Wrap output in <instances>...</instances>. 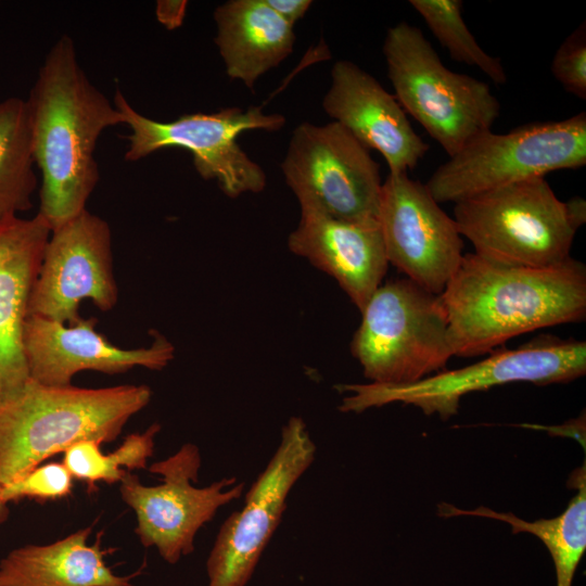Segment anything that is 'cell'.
I'll use <instances>...</instances> for the list:
<instances>
[{"instance_id": "6da1fadb", "label": "cell", "mask_w": 586, "mask_h": 586, "mask_svg": "<svg viewBox=\"0 0 586 586\" xmlns=\"http://www.w3.org/2000/svg\"><path fill=\"white\" fill-rule=\"evenodd\" d=\"M440 301L453 355L480 356L518 335L584 321L586 267L573 257L533 268L467 253Z\"/></svg>"}, {"instance_id": "7a4b0ae2", "label": "cell", "mask_w": 586, "mask_h": 586, "mask_svg": "<svg viewBox=\"0 0 586 586\" xmlns=\"http://www.w3.org/2000/svg\"><path fill=\"white\" fill-rule=\"evenodd\" d=\"M26 103L41 173L38 213L53 230L86 209L100 179L98 139L124 118L89 80L67 35L50 48Z\"/></svg>"}, {"instance_id": "3957f363", "label": "cell", "mask_w": 586, "mask_h": 586, "mask_svg": "<svg viewBox=\"0 0 586 586\" xmlns=\"http://www.w3.org/2000/svg\"><path fill=\"white\" fill-rule=\"evenodd\" d=\"M151 396L146 385L85 388L29 379L18 395L0 404V485L79 441H115Z\"/></svg>"}, {"instance_id": "277c9868", "label": "cell", "mask_w": 586, "mask_h": 586, "mask_svg": "<svg viewBox=\"0 0 586 586\" xmlns=\"http://www.w3.org/2000/svg\"><path fill=\"white\" fill-rule=\"evenodd\" d=\"M586 373V343L543 334L513 349H498L475 364L443 370L410 384H340L347 393L339 410L361 413L370 408L402 403L425 416L448 420L459 411L463 396L497 385L527 382L548 385L572 382Z\"/></svg>"}, {"instance_id": "5b68a950", "label": "cell", "mask_w": 586, "mask_h": 586, "mask_svg": "<svg viewBox=\"0 0 586 586\" xmlns=\"http://www.w3.org/2000/svg\"><path fill=\"white\" fill-rule=\"evenodd\" d=\"M382 50L396 100L449 157L492 129L500 104L489 85L447 68L420 28L390 27Z\"/></svg>"}, {"instance_id": "8992f818", "label": "cell", "mask_w": 586, "mask_h": 586, "mask_svg": "<svg viewBox=\"0 0 586 586\" xmlns=\"http://www.w3.org/2000/svg\"><path fill=\"white\" fill-rule=\"evenodd\" d=\"M454 204L460 235L481 257L533 268L557 266L572 257L576 230L564 202L545 177L501 186Z\"/></svg>"}, {"instance_id": "52a82bcc", "label": "cell", "mask_w": 586, "mask_h": 586, "mask_svg": "<svg viewBox=\"0 0 586 586\" xmlns=\"http://www.w3.org/2000/svg\"><path fill=\"white\" fill-rule=\"evenodd\" d=\"M360 313L351 351L370 383L410 384L454 356L440 295L407 278L381 284Z\"/></svg>"}, {"instance_id": "ba28073f", "label": "cell", "mask_w": 586, "mask_h": 586, "mask_svg": "<svg viewBox=\"0 0 586 586\" xmlns=\"http://www.w3.org/2000/svg\"><path fill=\"white\" fill-rule=\"evenodd\" d=\"M586 164V113L561 120L531 123L507 133L485 131L467 143L425 183L438 203L560 169Z\"/></svg>"}, {"instance_id": "9c48e42d", "label": "cell", "mask_w": 586, "mask_h": 586, "mask_svg": "<svg viewBox=\"0 0 586 586\" xmlns=\"http://www.w3.org/2000/svg\"><path fill=\"white\" fill-rule=\"evenodd\" d=\"M113 100L124 125L131 130L126 161L137 162L164 148H183L192 153L198 174L205 180H216L227 196L264 190L265 171L241 149L237 138L245 130H279L285 125L283 115L265 114L259 106L225 107L158 122L140 114L119 89Z\"/></svg>"}, {"instance_id": "30bf717a", "label": "cell", "mask_w": 586, "mask_h": 586, "mask_svg": "<svg viewBox=\"0 0 586 586\" xmlns=\"http://www.w3.org/2000/svg\"><path fill=\"white\" fill-rule=\"evenodd\" d=\"M280 167L301 208L355 224H378L383 182L379 165L340 124L297 125Z\"/></svg>"}, {"instance_id": "8fae6325", "label": "cell", "mask_w": 586, "mask_h": 586, "mask_svg": "<svg viewBox=\"0 0 586 586\" xmlns=\"http://www.w3.org/2000/svg\"><path fill=\"white\" fill-rule=\"evenodd\" d=\"M200 468L198 446L186 443L149 468L162 477V483L143 485L128 471L120 481V495L135 511L136 534L141 544L155 547L169 564L192 553L199 530L212 521L219 508L240 498L244 489V483H238L235 477H224L205 487L194 486Z\"/></svg>"}, {"instance_id": "7c38bea8", "label": "cell", "mask_w": 586, "mask_h": 586, "mask_svg": "<svg viewBox=\"0 0 586 586\" xmlns=\"http://www.w3.org/2000/svg\"><path fill=\"white\" fill-rule=\"evenodd\" d=\"M316 445L304 420L291 417L279 446L245 495L243 506L221 524L206 560L208 586H245L277 530L288 496L315 459Z\"/></svg>"}, {"instance_id": "4fadbf2b", "label": "cell", "mask_w": 586, "mask_h": 586, "mask_svg": "<svg viewBox=\"0 0 586 586\" xmlns=\"http://www.w3.org/2000/svg\"><path fill=\"white\" fill-rule=\"evenodd\" d=\"M118 294L110 225L86 208L52 230L28 316L73 324L81 319L82 301L109 311L116 306Z\"/></svg>"}, {"instance_id": "5bb4252c", "label": "cell", "mask_w": 586, "mask_h": 586, "mask_svg": "<svg viewBox=\"0 0 586 586\" xmlns=\"http://www.w3.org/2000/svg\"><path fill=\"white\" fill-rule=\"evenodd\" d=\"M377 220L388 264L440 295L461 263L463 240L426 186L406 171H390L382 182Z\"/></svg>"}, {"instance_id": "9a60e30c", "label": "cell", "mask_w": 586, "mask_h": 586, "mask_svg": "<svg viewBox=\"0 0 586 586\" xmlns=\"http://www.w3.org/2000/svg\"><path fill=\"white\" fill-rule=\"evenodd\" d=\"M95 324L94 317L67 324L28 316L24 353L29 379L49 386H68L81 371L118 374L136 367L162 370L174 358V345L160 333L149 346L127 349L111 343Z\"/></svg>"}, {"instance_id": "2e32d148", "label": "cell", "mask_w": 586, "mask_h": 586, "mask_svg": "<svg viewBox=\"0 0 586 586\" xmlns=\"http://www.w3.org/2000/svg\"><path fill=\"white\" fill-rule=\"evenodd\" d=\"M322 107L362 145L381 153L391 173L412 170L430 149L395 95L351 61L332 66Z\"/></svg>"}, {"instance_id": "e0dca14e", "label": "cell", "mask_w": 586, "mask_h": 586, "mask_svg": "<svg viewBox=\"0 0 586 586\" xmlns=\"http://www.w3.org/2000/svg\"><path fill=\"white\" fill-rule=\"evenodd\" d=\"M52 229L37 213L0 220V404L29 381L24 329L29 302Z\"/></svg>"}, {"instance_id": "ac0fdd59", "label": "cell", "mask_w": 586, "mask_h": 586, "mask_svg": "<svg viewBox=\"0 0 586 586\" xmlns=\"http://www.w3.org/2000/svg\"><path fill=\"white\" fill-rule=\"evenodd\" d=\"M288 246L334 278L359 311L382 284L388 266L378 224L344 221L311 208H301Z\"/></svg>"}, {"instance_id": "d6986e66", "label": "cell", "mask_w": 586, "mask_h": 586, "mask_svg": "<svg viewBox=\"0 0 586 586\" xmlns=\"http://www.w3.org/2000/svg\"><path fill=\"white\" fill-rule=\"evenodd\" d=\"M215 43L227 75L253 90L257 79L294 49L293 26L266 0H229L214 11Z\"/></svg>"}, {"instance_id": "ffe728a7", "label": "cell", "mask_w": 586, "mask_h": 586, "mask_svg": "<svg viewBox=\"0 0 586 586\" xmlns=\"http://www.w3.org/2000/svg\"><path fill=\"white\" fill-rule=\"evenodd\" d=\"M91 527L48 545H26L0 560V586H131L104 561L101 538L87 543Z\"/></svg>"}, {"instance_id": "44dd1931", "label": "cell", "mask_w": 586, "mask_h": 586, "mask_svg": "<svg viewBox=\"0 0 586 586\" xmlns=\"http://www.w3.org/2000/svg\"><path fill=\"white\" fill-rule=\"evenodd\" d=\"M585 476L583 464L571 477L576 494L570 499L566 508L555 518L526 521L512 512H499L485 506L464 510L447 502L437 506V514L442 518L470 515L493 519L507 523L513 534L528 533L536 536L550 553L557 586H572L586 550Z\"/></svg>"}, {"instance_id": "7402d4cb", "label": "cell", "mask_w": 586, "mask_h": 586, "mask_svg": "<svg viewBox=\"0 0 586 586\" xmlns=\"http://www.w3.org/2000/svg\"><path fill=\"white\" fill-rule=\"evenodd\" d=\"M35 166L26 100L8 98L0 102V220L33 207Z\"/></svg>"}, {"instance_id": "603a6c76", "label": "cell", "mask_w": 586, "mask_h": 586, "mask_svg": "<svg viewBox=\"0 0 586 586\" xmlns=\"http://www.w3.org/2000/svg\"><path fill=\"white\" fill-rule=\"evenodd\" d=\"M160 430L161 425L153 423L142 433L129 434L120 446L109 455L102 453L101 442L82 440L64 451L62 462L74 479L85 481L89 485L99 481L109 484L120 482L127 472L122 468L129 470L146 468Z\"/></svg>"}, {"instance_id": "cb8c5ba5", "label": "cell", "mask_w": 586, "mask_h": 586, "mask_svg": "<svg viewBox=\"0 0 586 586\" xmlns=\"http://www.w3.org/2000/svg\"><path fill=\"white\" fill-rule=\"evenodd\" d=\"M409 4L453 60L477 67L497 85L507 82L501 60L486 53L467 27L461 0H410Z\"/></svg>"}, {"instance_id": "d4e9b609", "label": "cell", "mask_w": 586, "mask_h": 586, "mask_svg": "<svg viewBox=\"0 0 586 586\" xmlns=\"http://www.w3.org/2000/svg\"><path fill=\"white\" fill-rule=\"evenodd\" d=\"M73 479L63 462L40 464L22 477L2 485L0 497L5 504L24 498L56 500L71 494Z\"/></svg>"}, {"instance_id": "484cf974", "label": "cell", "mask_w": 586, "mask_h": 586, "mask_svg": "<svg viewBox=\"0 0 586 586\" xmlns=\"http://www.w3.org/2000/svg\"><path fill=\"white\" fill-rule=\"evenodd\" d=\"M551 74L565 89L586 100V24L583 22L559 46L551 62Z\"/></svg>"}, {"instance_id": "4316f807", "label": "cell", "mask_w": 586, "mask_h": 586, "mask_svg": "<svg viewBox=\"0 0 586 586\" xmlns=\"http://www.w3.org/2000/svg\"><path fill=\"white\" fill-rule=\"evenodd\" d=\"M188 2L184 0L157 1L155 14L157 21L167 29H176L181 26L186 16Z\"/></svg>"}, {"instance_id": "83f0119b", "label": "cell", "mask_w": 586, "mask_h": 586, "mask_svg": "<svg viewBox=\"0 0 586 586\" xmlns=\"http://www.w3.org/2000/svg\"><path fill=\"white\" fill-rule=\"evenodd\" d=\"M266 2L291 26H294L313 4L310 0H266Z\"/></svg>"}, {"instance_id": "f1b7e54d", "label": "cell", "mask_w": 586, "mask_h": 586, "mask_svg": "<svg viewBox=\"0 0 586 586\" xmlns=\"http://www.w3.org/2000/svg\"><path fill=\"white\" fill-rule=\"evenodd\" d=\"M568 218L577 231L586 222V202L579 196L575 195L564 202Z\"/></svg>"}, {"instance_id": "f546056e", "label": "cell", "mask_w": 586, "mask_h": 586, "mask_svg": "<svg viewBox=\"0 0 586 586\" xmlns=\"http://www.w3.org/2000/svg\"><path fill=\"white\" fill-rule=\"evenodd\" d=\"M1 491V485H0ZM9 517V507L0 497V523L4 522Z\"/></svg>"}]
</instances>
